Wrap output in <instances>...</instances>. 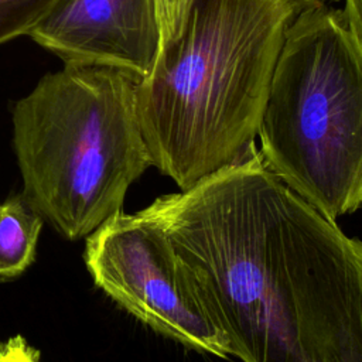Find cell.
I'll return each instance as SVG.
<instances>
[{"instance_id":"cell-10","label":"cell","mask_w":362,"mask_h":362,"mask_svg":"<svg viewBox=\"0 0 362 362\" xmlns=\"http://www.w3.org/2000/svg\"><path fill=\"white\" fill-rule=\"evenodd\" d=\"M0 362H41V358L25 338L16 335L0 342Z\"/></svg>"},{"instance_id":"cell-11","label":"cell","mask_w":362,"mask_h":362,"mask_svg":"<svg viewBox=\"0 0 362 362\" xmlns=\"http://www.w3.org/2000/svg\"><path fill=\"white\" fill-rule=\"evenodd\" d=\"M342 11L346 27L362 52V0H345Z\"/></svg>"},{"instance_id":"cell-7","label":"cell","mask_w":362,"mask_h":362,"mask_svg":"<svg viewBox=\"0 0 362 362\" xmlns=\"http://www.w3.org/2000/svg\"><path fill=\"white\" fill-rule=\"evenodd\" d=\"M42 216L23 195L0 202V279L23 274L35 260L37 242L44 225Z\"/></svg>"},{"instance_id":"cell-9","label":"cell","mask_w":362,"mask_h":362,"mask_svg":"<svg viewBox=\"0 0 362 362\" xmlns=\"http://www.w3.org/2000/svg\"><path fill=\"white\" fill-rule=\"evenodd\" d=\"M191 0H156L158 28H160V45L165 44L177 35L182 24L184 16Z\"/></svg>"},{"instance_id":"cell-6","label":"cell","mask_w":362,"mask_h":362,"mask_svg":"<svg viewBox=\"0 0 362 362\" xmlns=\"http://www.w3.org/2000/svg\"><path fill=\"white\" fill-rule=\"evenodd\" d=\"M28 37L64 64L112 66L143 78L160 45L156 0H58Z\"/></svg>"},{"instance_id":"cell-3","label":"cell","mask_w":362,"mask_h":362,"mask_svg":"<svg viewBox=\"0 0 362 362\" xmlns=\"http://www.w3.org/2000/svg\"><path fill=\"white\" fill-rule=\"evenodd\" d=\"M139 76L64 64L11 109L23 198L61 236L90 235L120 212L151 165L136 115Z\"/></svg>"},{"instance_id":"cell-8","label":"cell","mask_w":362,"mask_h":362,"mask_svg":"<svg viewBox=\"0 0 362 362\" xmlns=\"http://www.w3.org/2000/svg\"><path fill=\"white\" fill-rule=\"evenodd\" d=\"M58 0H0V45L30 33Z\"/></svg>"},{"instance_id":"cell-12","label":"cell","mask_w":362,"mask_h":362,"mask_svg":"<svg viewBox=\"0 0 362 362\" xmlns=\"http://www.w3.org/2000/svg\"><path fill=\"white\" fill-rule=\"evenodd\" d=\"M288 1L294 6V8L298 14L303 10L313 8V7H320V6H328V4H331L337 0H288Z\"/></svg>"},{"instance_id":"cell-1","label":"cell","mask_w":362,"mask_h":362,"mask_svg":"<svg viewBox=\"0 0 362 362\" xmlns=\"http://www.w3.org/2000/svg\"><path fill=\"white\" fill-rule=\"evenodd\" d=\"M146 211L243 362H362V240L249 158Z\"/></svg>"},{"instance_id":"cell-2","label":"cell","mask_w":362,"mask_h":362,"mask_svg":"<svg viewBox=\"0 0 362 362\" xmlns=\"http://www.w3.org/2000/svg\"><path fill=\"white\" fill-rule=\"evenodd\" d=\"M288 0H191L136 89L151 165L188 191L256 150Z\"/></svg>"},{"instance_id":"cell-5","label":"cell","mask_w":362,"mask_h":362,"mask_svg":"<svg viewBox=\"0 0 362 362\" xmlns=\"http://www.w3.org/2000/svg\"><path fill=\"white\" fill-rule=\"evenodd\" d=\"M83 260L93 283L144 325L195 351L229 356L226 339L187 288L173 243L146 208L120 211L88 235Z\"/></svg>"},{"instance_id":"cell-4","label":"cell","mask_w":362,"mask_h":362,"mask_svg":"<svg viewBox=\"0 0 362 362\" xmlns=\"http://www.w3.org/2000/svg\"><path fill=\"white\" fill-rule=\"evenodd\" d=\"M257 136L264 165L325 216L362 208V52L342 10L294 16Z\"/></svg>"}]
</instances>
